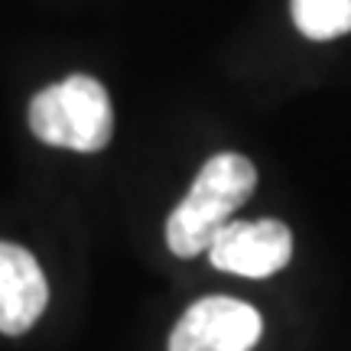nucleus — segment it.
<instances>
[{"label":"nucleus","mask_w":351,"mask_h":351,"mask_svg":"<svg viewBox=\"0 0 351 351\" xmlns=\"http://www.w3.org/2000/svg\"><path fill=\"white\" fill-rule=\"evenodd\" d=\"M293 23L313 43L339 39L351 33V0H293Z\"/></svg>","instance_id":"6"},{"label":"nucleus","mask_w":351,"mask_h":351,"mask_svg":"<svg viewBox=\"0 0 351 351\" xmlns=\"http://www.w3.org/2000/svg\"><path fill=\"white\" fill-rule=\"evenodd\" d=\"M29 130L49 147L75 153L104 150L114 134L111 98L98 78L69 75L43 88L29 104Z\"/></svg>","instance_id":"2"},{"label":"nucleus","mask_w":351,"mask_h":351,"mask_svg":"<svg viewBox=\"0 0 351 351\" xmlns=\"http://www.w3.org/2000/svg\"><path fill=\"white\" fill-rule=\"evenodd\" d=\"M49 287L36 257L10 241H0V332L23 335L39 322Z\"/></svg>","instance_id":"5"},{"label":"nucleus","mask_w":351,"mask_h":351,"mask_svg":"<svg viewBox=\"0 0 351 351\" xmlns=\"http://www.w3.org/2000/svg\"><path fill=\"white\" fill-rule=\"evenodd\" d=\"M208 257L218 270L238 274L247 280L283 270L293 257V234L283 221L261 218V221H228L208 244Z\"/></svg>","instance_id":"4"},{"label":"nucleus","mask_w":351,"mask_h":351,"mask_svg":"<svg viewBox=\"0 0 351 351\" xmlns=\"http://www.w3.org/2000/svg\"><path fill=\"white\" fill-rule=\"evenodd\" d=\"M257 186L254 163L241 153H218L199 169L186 199L166 218V244L176 257L205 254L228 218L251 199Z\"/></svg>","instance_id":"1"},{"label":"nucleus","mask_w":351,"mask_h":351,"mask_svg":"<svg viewBox=\"0 0 351 351\" xmlns=\"http://www.w3.org/2000/svg\"><path fill=\"white\" fill-rule=\"evenodd\" d=\"M261 313L231 296L192 302L169 335V351H251L261 341Z\"/></svg>","instance_id":"3"}]
</instances>
